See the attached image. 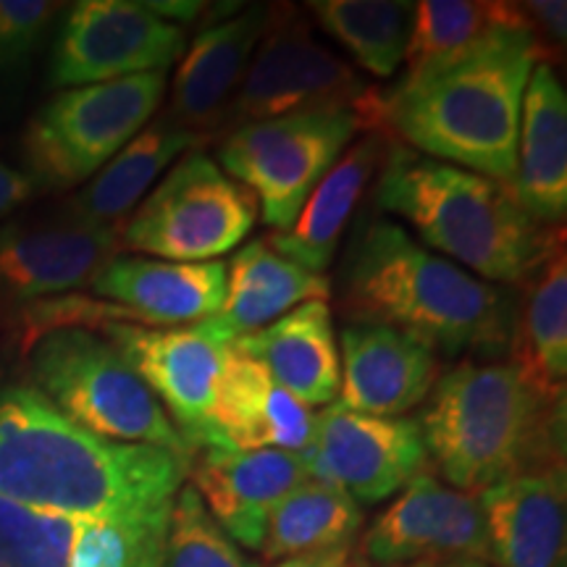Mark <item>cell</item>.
Returning <instances> with one entry per match:
<instances>
[{
	"label": "cell",
	"mask_w": 567,
	"mask_h": 567,
	"mask_svg": "<svg viewBox=\"0 0 567 567\" xmlns=\"http://www.w3.org/2000/svg\"><path fill=\"white\" fill-rule=\"evenodd\" d=\"M193 460L69 421L34 386L0 389V499L69 517L137 523L172 513Z\"/></svg>",
	"instance_id": "cell-1"
},
{
	"label": "cell",
	"mask_w": 567,
	"mask_h": 567,
	"mask_svg": "<svg viewBox=\"0 0 567 567\" xmlns=\"http://www.w3.org/2000/svg\"><path fill=\"white\" fill-rule=\"evenodd\" d=\"M542 53L530 27H509L463 55L408 71L381 92V137L396 134L425 158L513 184L523 92Z\"/></svg>",
	"instance_id": "cell-2"
},
{
	"label": "cell",
	"mask_w": 567,
	"mask_h": 567,
	"mask_svg": "<svg viewBox=\"0 0 567 567\" xmlns=\"http://www.w3.org/2000/svg\"><path fill=\"white\" fill-rule=\"evenodd\" d=\"M342 310L350 323L389 326L442 354L499 350L515 321L505 289L431 252L384 218L354 237L342 274Z\"/></svg>",
	"instance_id": "cell-3"
},
{
	"label": "cell",
	"mask_w": 567,
	"mask_h": 567,
	"mask_svg": "<svg viewBox=\"0 0 567 567\" xmlns=\"http://www.w3.org/2000/svg\"><path fill=\"white\" fill-rule=\"evenodd\" d=\"M375 203L402 216L423 247L457 260L484 281L526 284L565 243L563 226H542L509 184L396 145L384 155Z\"/></svg>",
	"instance_id": "cell-4"
},
{
	"label": "cell",
	"mask_w": 567,
	"mask_h": 567,
	"mask_svg": "<svg viewBox=\"0 0 567 567\" xmlns=\"http://www.w3.org/2000/svg\"><path fill=\"white\" fill-rule=\"evenodd\" d=\"M417 425L429 457L465 494L563 465L565 402L544 400L505 363L446 373Z\"/></svg>",
	"instance_id": "cell-5"
},
{
	"label": "cell",
	"mask_w": 567,
	"mask_h": 567,
	"mask_svg": "<svg viewBox=\"0 0 567 567\" xmlns=\"http://www.w3.org/2000/svg\"><path fill=\"white\" fill-rule=\"evenodd\" d=\"M34 389L90 434L147 444L195 460L172 417L109 339L90 329H55L30 342Z\"/></svg>",
	"instance_id": "cell-6"
},
{
	"label": "cell",
	"mask_w": 567,
	"mask_h": 567,
	"mask_svg": "<svg viewBox=\"0 0 567 567\" xmlns=\"http://www.w3.org/2000/svg\"><path fill=\"white\" fill-rule=\"evenodd\" d=\"M258 200L203 151H189L137 205L118 243L168 264H210L250 234Z\"/></svg>",
	"instance_id": "cell-7"
},
{
	"label": "cell",
	"mask_w": 567,
	"mask_h": 567,
	"mask_svg": "<svg viewBox=\"0 0 567 567\" xmlns=\"http://www.w3.org/2000/svg\"><path fill=\"white\" fill-rule=\"evenodd\" d=\"M163 95L166 74H137L59 92L27 130L30 176L55 189L95 176L151 122Z\"/></svg>",
	"instance_id": "cell-8"
},
{
	"label": "cell",
	"mask_w": 567,
	"mask_h": 567,
	"mask_svg": "<svg viewBox=\"0 0 567 567\" xmlns=\"http://www.w3.org/2000/svg\"><path fill=\"white\" fill-rule=\"evenodd\" d=\"M358 132V113L339 105L243 124L221 145V166L255 195L264 221L284 231Z\"/></svg>",
	"instance_id": "cell-9"
},
{
	"label": "cell",
	"mask_w": 567,
	"mask_h": 567,
	"mask_svg": "<svg viewBox=\"0 0 567 567\" xmlns=\"http://www.w3.org/2000/svg\"><path fill=\"white\" fill-rule=\"evenodd\" d=\"M292 13H274L271 27L255 48L229 116L234 124L266 122L308 109H358L373 87L354 74Z\"/></svg>",
	"instance_id": "cell-10"
},
{
	"label": "cell",
	"mask_w": 567,
	"mask_h": 567,
	"mask_svg": "<svg viewBox=\"0 0 567 567\" xmlns=\"http://www.w3.org/2000/svg\"><path fill=\"white\" fill-rule=\"evenodd\" d=\"M184 30L134 0H82L71 6L53 51L55 87L166 74L184 53Z\"/></svg>",
	"instance_id": "cell-11"
},
{
	"label": "cell",
	"mask_w": 567,
	"mask_h": 567,
	"mask_svg": "<svg viewBox=\"0 0 567 567\" xmlns=\"http://www.w3.org/2000/svg\"><path fill=\"white\" fill-rule=\"evenodd\" d=\"M300 457L310 478L339 486L358 505H379L429 465L417 421L354 413L339 402L316 413L313 439Z\"/></svg>",
	"instance_id": "cell-12"
},
{
	"label": "cell",
	"mask_w": 567,
	"mask_h": 567,
	"mask_svg": "<svg viewBox=\"0 0 567 567\" xmlns=\"http://www.w3.org/2000/svg\"><path fill=\"white\" fill-rule=\"evenodd\" d=\"M168 517L109 523L0 499V567H163Z\"/></svg>",
	"instance_id": "cell-13"
},
{
	"label": "cell",
	"mask_w": 567,
	"mask_h": 567,
	"mask_svg": "<svg viewBox=\"0 0 567 567\" xmlns=\"http://www.w3.org/2000/svg\"><path fill=\"white\" fill-rule=\"evenodd\" d=\"M103 339L134 368L172 417L184 442L197 452L221 446L210 425L216 381L226 347L193 329H151L134 323L101 326Z\"/></svg>",
	"instance_id": "cell-14"
},
{
	"label": "cell",
	"mask_w": 567,
	"mask_h": 567,
	"mask_svg": "<svg viewBox=\"0 0 567 567\" xmlns=\"http://www.w3.org/2000/svg\"><path fill=\"white\" fill-rule=\"evenodd\" d=\"M373 563H486L488 538L481 499L421 473L373 520L365 536Z\"/></svg>",
	"instance_id": "cell-15"
},
{
	"label": "cell",
	"mask_w": 567,
	"mask_h": 567,
	"mask_svg": "<svg viewBox=\"0 0 567 567\" xmlns=\"http://www.w3.org/2000/svg\"><path fill=\"white\" fill-rule=\"evenodd\" d=\"M193 486L213 520L234 544L260 551L279 502L310 478L305 460L281 450L208 446L193 460Z\"/></svg>",
	"instance_id": "cell-16"
},
{
	"label": "cell",
	"mask_w": 567,
	"mask_h": 567,
	"mask_svg": "<svg viewBox=\"0 0 567 567\" xmlns=\"http://www.w3.org/2000/svg\"><path fill=\"white\" fill-rule=\"evenodd\" d=\"M339 405L396 417L421 405L436 381V354L402 331L344 323L339 331Z\"/></svg>",
	"instance_id": "cell-17"
},
{
	"label": "cell",
	"mask_w": 567,
	"mask_h": 567,
	"mask_svg": "<svg viewBox=\"0 0 567 567\" xmlns=\"http://www.w3.org/2000/svg\"><path fill=\"white\" fill-rule=\"evenodd\" d=\"M118 229L76 218L0 231V289L13 300H40L92 284L113 255Z\"/></svg>",
	"instance_id": "cell-18"
},
{
	"label": "cell",
	"mask_w": 567,
	"mask_h": 567,
	"mask_svg": "<svg viewBox=\"0 0 567 567\" xmlns=\"http://www.w3.org/2000/svg\"><path fill=\"white\" fill-rule=\"evenodd\" d=\"M488 559L499 567H567L565 467L523 473L478 494Z\"/></svg>",
	"instance_id": "cell-19"
},
{
	"label": "cell",
	"mask_w": 567,
	"mask_h": 567,
	"mask_svg": "<svg viewBox=\"0 0 567 567\" xmlns=\"http://www.w3.org/2000/svg\"><path fill=\"white\" fill-rule=\"evenodd\" d=\"M271 19L274 11L252 6L197 34L193 45L182 53L168 122L193 134L221 124L229 116L247 63L271 27Z\"/></svg>",
	"instance_id": "cell-20"
},
{
	"label": "cell",
	"mask_w": 567,
	"mask_h": 567,
	"mask_svg": "<svg viewBox=\"0 0 567 567\" xmlns=\"http://www.w3.org/2000/svg\"><path fill=\"white\" fill-rule=\"evenodd\" d=\"M210 425L226 450H281L302 455L316 413L268 375L264 365L226 347Z\"/></svg>",
	"instance_id": "cell-21"
},
{
	"label": "cell",
	"mask_w": 567,
	"mask_h": 567,
	"mask_svg": "<svg viewBox=\"0 0 567 567\" xmlns=\"http://www.w3.org/2000/svg\"><path fill=\"white\" fill-rule=\"evenodd\" d=\"M109 302L122 305L142 326L200 323L218 313L226 297V266L168 264L142 255H113L90 284Z\"/></svg>",
	"instance_id": "cell-22"
},
{
	"label": "cell",
	"mask_w": 567,
	"mask_h": 567,
	"mask_svg": "<svg viewBox=\"0 0 567 567\" xmlns=\"http://www.w3.org/2000/svg\"><path fill=\"white\" fill-rule=\"evenodd\" d=\"M331 292L321 274H310L284 258L266 239H252L226 266V297L218 313L193 329L210 342L229 347L234 339L260 331L276 318Z\"/></svg>",
	"instance_id": "cell-23"
},
{
	"label": "cell",
	"mask_w": 567,
	"mask_h": 567,
	"mask_svg": "<svg viewBox=\"0 0 567 567\" xmlns=\"http://www.w3.org/2000/svg\"><path fill=\"white\" fill-rule=\"evenodd\" d=\"M509 187L536 224L565 221L567 97L549 63H536L523 92L517 161Z\"/></svg>",
	"instance_id": "cell-24"
},
{
	"label": "cell",
	"mask_w": 567,
	"mask_h": 567,
	"mask_svg": "<svg viewBox=\"0 0 567 567\" xmlns=\"http://www.w3.org/2000/svg\"><path fill=\"white\" fill-rule=\"evenodd\" d=\"M229 347L264 365L302 405L326 408L339 396V347L326 300L297 305Z\"/></svg>",
	"instance_id": "cell-25"
},
{
	"label": "cell",
	"mask_w": 567,
	"mask_h": 567,
	"mask_svg": "<svg viewBox=\"0 0 567 567\" xmlns=\"http://www.w3.org/2000/svg\"><path fill=\"white\" fill-rule=\"evenodd\" d=\"M379 158L381 137H365L363 142H358L318 182L308 203L297 213L292 226L284 231H274L266 243L284 258L305 268V271H326L339 250L344 226L350 221L354 205L360 203L375 166H379Z\"/></svg>",
	"instance_id": "cell-26"
},
{
	"label": "cell",
	"mask_w": 567,
	"mask_h": 567,
	"mask_svg": "<svg viewBox=\"0 0 567 567\" xmlns=\"http://www.w3.org/2000/svg\"><path fill=\"white\" fill-rule=\"evenodd\" d=\"M513 368L549 402H565L567 381V260L565 243L530 279L513 321Z\"/></svg>",
	"instance_id": "cell-27"
},
{
	"label": "cell",
	"mask_w": 567,
	"mask_h": 567,
	"mask_svg": "<svg viewBox=\"0 0 567 567\" xmlns=\"http://www.w3.org/2000/svg\"><path fill=\"white\" fill-rule=\"evenodd\" d=\"M197 140H200L197 134L182 130L168 118L147 124L82 189L74 203L76 218L101 226L122 221L134 205L145 200V193L163 174V168L195 147Z\"/></svg>",
	"instance_id": "cell-28"
},
{
	"label": "cell",
	"mask_w": 567,
	"mask_h": 567,
	"mask_svg": "<svg viewBox=\"0 0 567 567\" xmlns=\"http://www.w3.org/2000/svg\"><path fill=\"white\" fill-rule=\"evenodd\" d=\"M360 528L363 509L350 494L326 481L305 478L274 509L260 551L266 559L316 555L347 547Z\"/></svg>",
	"instance_id": "cell-29"
},
{
	"label": "cell",
	"mask_w": 567,
	"mask_h": 567,
	"mask_svg": "<svg viewBox=\"0 0 567 567\" xmlns=\"http://www.w3.org/2000/svg\"><path fill=\"white\" fill-rule=\"evenodd\" d=\"M509 27H530L528 17L515 3L423 0L413 6V30L405 51L408 71H421L463 55Z\"/></svg>",
	"instance_id": "cell-30"
},
{
	"label": "cell",
	"mask_w": 567,
	"mask_h": 567,
	"mask_svg": "<svg viewBox=\"0 0 567 567\" xmlns=\"http://www.w3.org/2000/svg\"><path fill=\"white\" fill-rule=\"evenodd\" d=\"M318 24L337 38L365 71L392 76L413 30V3L396 0H316L308 3Z\"/></svg>",
	"instance_id": "cell-31"
},
{
	"label": "cell",
	"mask_w": 567,
	"mask_h": 567,
	"mask_svg": "<svg viewBox=\"0 0 567 567\" xmlns=\"http://www.w3.org/2000/svg\"><path fill=\"white\" fill-rule=\"evenodd\" d=\"M163 567H260L224 534L193 486H182L168 517Z\"/></svg>",
	"instance_id": "cell-32"
},
{
	"label": "cell",
	"mask_w": 567,
	"mask_h": 567,
	"mask_svg": "<svg viewBox=\"0 0 567 567\" xmlns=\"http://www.w3.org/2000/svg\"><path fill=\"white\" fill-rule=\"evenodd\" d=\"M59 11L51 0H0V71L24 63Z\"/></svg>",
	"instance_id": "cell-33"
},
{
	"label": "cell",
	"mask_w": 567,
	"mask_h": 567,
	"mask_svg": "<svg viewBox=\"0 0 567 567\" xmlns=\"http://www.w3.org/2000/svg\"><path fill=\"white\" fill-rule=\"evenodd\" d=\"M530 21V30L544 45V51L563 53L567 40V6L563 0H530L520 6Z\"/></svg>",
	"instance_id": "cell-34"
},
{
	"label": "cell",
	"mask_w": 567,
	"mask_h": 567,
	"mask_svg": "<svg viewBox=\"0 0 567 567\" xmlns=\"http://www.w3.org/2000/svg\"><path fill=\"white\" fill-rule=\"evenodd\" d=\"M38 182L30 174L19 172V168L0 163V218L9 216L19 205H24L34 195Z\"/></svg>",
	"instance_id": "cell-35"
},
{
	"label": "cell",
	"mask_w": 567,
	"mask_h": 567,
	"mask_svg": "<svg viewBox=\"0 0 567 567\" xmlns=\"http://www.w3.org/2000/svg\"><path fill=\"white\" fill-rule=\"evenodd\" d=\"M276 567H358V565H354V557H352V544H347V547L316 551V555L281 559Z\"/></svg>",
	"instance_id": "cell-36"
},
{
	"label": "cell",
	"mask_w": 567,
	"mask_h": 567,
	"mask_svg": "<svg viewBox=\"0 0 567 567\" xmlns=\"http://www.w3.org/2000/svg\"><path fill=\"white\" fill-rule=\"evenodd\" d=\"M147 11L155 13V17L168 21V24H176V21H193L203 13L205 3H197V0H151L145 3Z\"/></svg>",
	"instance_id": "cell-37"
},
{
	"label": "cell",
	"mask_w": 567,
	"mask_h": 567,
	"mask_svg": "<svg viewBox=\"0 0 567 567\" xmlns=\"http://www.w3.org/2000/svg\"><path fill=\"white\" fill-rule=\"evenodd\" d=\"M446 567H488V565H484V563H452Z\"/></svg>",
	"instance_id": "cell-38"
},
{
	"label": "cell",
	"mask_w": 567,
	"mask_h": 567,
	"mask_svg": "<svg viewBox=\"0 0 567 567\" xmlns=\"http://www.w3.org/2000/svg\"><path fill=\"white\" fill-rule=\"evenodd\" d=\"M408 567H439L436 563H413V565H408Z\"/></svg>",
	"instance_id": "cell-39"
},
{
	"label": "cell",
	"mask_w": 567,
	"mask_h": 567,
	"mask_svg": "<svg viewBox=\"0 0 567 567\" xmlns=\"http://www.w3.org/2000/svg\"><path fill=\"white\" fill-rule=\"evenodd\" d=\"M360 567H368V565H360Z\"/></svg>",
	"instance_id": "cell-40"
}]
</instances>
